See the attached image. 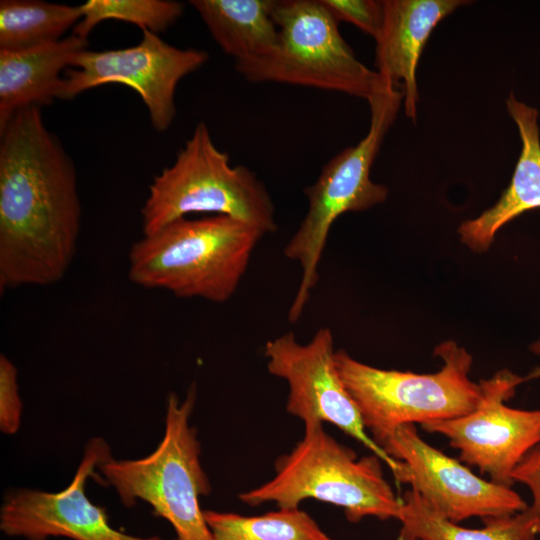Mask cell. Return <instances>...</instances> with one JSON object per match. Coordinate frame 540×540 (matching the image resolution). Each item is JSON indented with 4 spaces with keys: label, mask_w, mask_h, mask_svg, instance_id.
Wrapping results in <instances>:
<instances>
[{
    "label": "cell",
    "mask_w": 540,
    "mask_h": 540,
    "mask_svg": "<svg viewBox=\"0 0 540 540\" xmlns=\"http://www.w3.org/2000/svg\"><path fill=\"white\" fill-rule=\"evenodd\" d=\"M264 235L225 215L181 218L132 244L128 276L146 289L223 303L237 290Z\"/></svg>",
    "instance_id": "cell-2"
},
{
    "label": "cell",
    "mask_w": 540,
    "mask_h": 540,
    "mask_svg": "<svg viewBox=\"0 0 540 540\" xmlns=\"http://www.w3.org/2000/svg\"><path fill=\"white\" fill-rule=\"evenodd\" d=\"M398 540H535L537 519L524 511L482 519V528H466L433 511L419 495L408 490L401 499Z\"/></svg>",
    "instance_id": "cell-18"
},
{
    "label": "cell",
    "mask_w": 540,
    "mask_h": 540,
    "mask_svg": "<svg viewBox=\"0 0 540 540\" xmlns=\"http://www.w3.org/2000/svg\"><path fill=\"white\" fill-rule=\"evenodd\" d=\"M193 213L229 216L265 234L277 229L274 205L264 184L247 167L231 165L204 122L196 125L174 163L150 184L141 209L143 235Z\"/></svg>",
    "instance_id": "cell-6"
},
{
    "label": "cell",
    "mask_w": 540,
    "mask_h": 540,
    "mask_svg": "<svg viewBox=\"0 0 540 540\" xmlns=\"http://www.w3.org/2000/svg\"><path fill=\"white\" fill-rule=\"evenodd\" d=\"M212 38L235 62L256 59L276 45V0H191Z\"/></svg>",
    "instance_id": "cell-17"
},
{
    "label": "cell",
    "mask_w": 540,
    "mask_h": 540,
    "mask_svg": "<svg viewBox=\"0 0 540 540\" xmlns=\"http://www.w3.org/2000/svg\"><path fill=\"white\" fill-rule=\"evenodd\" d=\"M82 16L80 5L40 0L0 2V51H19L64 38Z\"/></svg>",
    "instance_id": "cell-19"
},
{
    "label": "cell",
    "mask_w": 540,
    "mask_h": 540,
    "mask_svg": "<svg viewBox=\"0 0 540 540\" xmlns=\"http://www.w3.org/2000/svg\"><path fill=\"white\" fill-rule=\"evenodd\" d=\"M377 445L401 462L396 480L409 484L426 505L451 522L513 515L529 506L512 487L477 476L428 444L414 424L398 427Z\"/></svg>",
    "instance_id": "cell-12"
},
{
    "label": "cell",
    "mask_w": 540,
    "mask_h": 540,
    "mask_svg": "<svg viewBox=\"0 0 540 540\" xmlns=\"http://www.w3.org/2000/svg\"><path fill=\"white\" fill-rule=\"evenodd\" d=\"M17 368L6 356H0V429L15 434L21 424L22 401L17 381Z\"/></svg>",
    "instance_id": "cell-23"
},
{
    "label": "cell",
    "mask_w": 540,
    "mask_h": 540,
    "mask_svg": "<svg viewBox=\"0 0 540 540\" xmlns=\"http://www.w3.org/2000/svg\"><path fill=\"white\" fill-rule=\"evenodd\" d=\"M403 99L399 89L379 79L368 100L371 115L366 136L357 145L332 157L317 180L304 189L308 210L284 248V255L298 262L302 270L288 313L290 322L300 318L317 284L319 263L336 219L346 212L363 211L386 200L388 189L373 182L370 171Z\"/></svg>",
    "instance_id": "cell-4"
},
{
    "label": "cell",
    "mask_w": 540,
    "mask_h": 540,
    "mask_svg": "<svg viewBox=\"0 0 540 540\" xmlns=\"http://www.w3.org/2000/svg\"><path fill=\"white\" fill-rule=\"evenodd\" d=\"M103 438L90 439L68 486L59 492L29 488L10 490L0 509V529L10 537L47 540L66 537L72 540H162L158 536L140 537L113 528L106 510L86 495L88 477L111 458Z\"/></svg>",
    "instance_id": "cell-13"
},
{
    "label": "cell",
    "mask_w": 540,
    "mask_h": 540,
    "mask_svg": "<svg viewBox=\"0 0 540 540\" xmlns=\"http://www.w3.org/2000/svg\"><path fill=\"white\" fill-rule=\"evenodd\" d=\"M195 402V384L182 401L170 393L164 436L156 449L139 459L111 457L97 467L124 506L132 507L138 500L148 503L170 523L176 540H212L199 503L211 486L201 465L197 430L190 425Z\"/></svg>",
    "instance_id": "cell-7"
},
{
    "label": "cell",
    "mask_w": 540,
    "mask_h": 540,
    "mask_svg": "<svg viewBox=\"0 0 540 540\" xmlns=\"http://www.w3.org/2000/svg\"><path fill=\"white\" fill-rule=\"evenodd\" d=\"M80 7L82 16L72 33L85 39L105 20L128 22L157 34L173 25L184 12L182 3L170 0H88Z\"/></svg>",
    "instance_id": "cell-21"
},
{
    "label": "cell",
    "mask_w": 540,
    "mask_h": 540,
    "mask_svg": "<svg viewBox=\"0 0 540 540\" xmlns=\"http://www.w3.org/2000/svg\"><path fill=\"white\" fill-rule=\"evenodd\" d=\"M523 382L524 377L501 369L479 382L482 399L472 412L425 422L421 428L447 438L449 445L459 451L461 462L488 474L492 482L511 487L516 466L540 444V409L506 405Z\"/></svg>",
    "instance_id": "cell-11"
},
{
    "label": "cell",
    "mask_w": 540,
    "mask_h": 540,
    "mask_svg": "<svg viewBox=\"0 0 540 540\" xmlns=\"http://www.w3.org/2000/svg\"><path fill=\"white\" fill-rule=\"evenodd\" d=\"M381 462L373 453L358 458L323 425L304 428L303 439L276 460L275 475L238 497L249 506L275 503L278 508H297L306 499H316L343 508L354 523L365 517L398 520L402 502Z\"/></svg>",
    "instance_id": "cell-3"
},
{
    "label": "cell",
    "mask_w": 540,
    "mask_h": 540,
    "mask_svg": "<svg viewBox=\"0 0 540 540\" xmlns=\"http://www.w3.org/2000/svg\"><path fill=\"white\" fill-rule=\"evenodd\" d=\"M278 38L265 56L235 62L252 83L277 82L346 93L367 101L379 85L376 71L359 61L321 0H277Z\"/></svg>",
    "instance_id": "cell-8"
},
{
    "label": "cell",
    "mask_w": 540,
    "mask_h": 540,
    "mask_svg": "<svg viewBox=\"0 0 540 540\" xmlns=\"http://www.w3.org/2000/svg\"><path fill=\"white\" fill-rule=\"evenodd\" d=\"M384 22L376 41L379 79L402 92L405 114L416 122L419 94L416 70L436 25L464 0H384Z\"/></svg>",
    "instance_id": "cell-14"
},
{
    "label": "cell",
    "mask_w": 540,
    "mask_h": 540,
    "mask_svg": "<svg viewBox=\"0 0 540 540\" xmlns=\"http://www.w3.org/2000/svg\"><path fill=\"white\" fill-rule=\"evenodd\" d=\"M535 531L538 534H540V517L537 519V522H536V526H535Z\"/></svg>",
    "instance_id": "cell-26"
},
{
    "label": "cell",
    "mask_w": 540,
    "mask_h": 540,
    "mask_svg": "<svg viewBox=\"0 0 540 540\" xmlns=\"http://www.w3.org/2000/svg\"><path fill=\"white\" fill-rule=\"evenodd\" d=\"M529 350L540 357V339L537 340V341H534L532 344H530L529 346ZM537 378H540V366L538 367H535L533 370H531L525 377H524V382L525 381H530V380H533V379H537Z\"/></svg>",
    "instance_id": "cell-25"
},
{
    "label": "cell",
    "mask_w": 540,
    "mask_h": 540,
    "mask_svg": "<svg viewBox=\"0 0 540 540\" xmlns=\"http://www.w3.org/2000/svg\"><path fill=\"white\" fill-rule=\"evenodd\" d=\"M338 21L351 23L375 40L384 22V3L376 0H321Z\"/></svg>",
    "instance_id": "cell-22"
},
{
    "label": "cell",
    "mask_w": 540,
    "mask_h": 540,
    "mask_svg": "<svg viewBox=\"0 0 540 540\" xmlns=\"http://www.w3.org/2000/svg\"><path fill=\"white\" fill-rule=\"evenodd\" d=\"M212 540H334L300 507L258 516L204 510Z\"/></svg>",
    "instance_id": "cell-20"
},
{
    "label": "cell",
    "mask_w": 540,
    "mask_h": 540,
    "mask_svg": "<svg viewBox=\"0 0 540 540\" xmlns=\"http://www.w3.org/2000/svg\"><path fill=\"white\" fill-rule=\"evenodd\" d=\"M142 33L140 42L131 47L80 52L64 73L57 99L71 100L97 86L122 84L139 94L154 129L166 131L176 114L178 83L205 64L209 55L177 48L147 30Z\"/></svg>",
    "instance_id": "cell-9"
},
{
    "label": "cell",
    "mask_w": 540,
    "mask_h": 540,
    "mask_svg": "<svg viewBox=\"0 0 540 540\" xmlns=\"http://www.w3.org/2000/svg\"><path fill=\"white\" fill-rule=\"evenodd\" d=\"M87 46L72 33L35 48L0 51V131L18 111L57 99L64 73Z\"/></svg>",
    "instance_id": "cell-16"
},
{
    "label": "cell",
    "mask_w": 540,
    "mask_h": 540,
    "mask_svg": "<svg viewBox=\"0 0 540 540\" xmlns=\"http://www.w3.org/2000/svg\"><path fill=\"white\" fill-rule=\"evenodd\" d=\"M434 355L442 368L429 374L385 370L335 352L339 375L366 430L378 441L406 424L457 418L480 404L482 390L468 374L472 356L455 341L440 343Z\"/></svg>",
    "instance_id": "cell-5"
},
{
    "label": "cell",
    "mask_w": 540,
    "mask_h": 540,
    "mask_svg": "<svg viewBox=\"0 0 540 540\" xmlns=\"http://www.w3.org/2000/svg\"><path fill=\"white\" fill-rule=\"evenodd\" d=\"M81 203L73 161L41 107L18 111L0 131V290L48 286L76 253Z\"/></svg>",
    "instance_id": "cell-1"
},
{
    "label": "cell",
    "mask_w": 540,
    "mask_h": 540,
    "mask_svg": "<svg viewBox=\"0 0 540 540\" xmlns=\"http://www.w3.org/2000/svg\"><path fill=\"white\" fill-rule=\"evenodd\" d=\"M335 352L332 332L326 327L306 344L299 343L293 332H287L264 346L268 372L288 384L289 414L302 420L304 428L335 425L378 456L395 476L401 463L388 456L367 433L339 375Z\"/></svg>",
    "instance_id": "cell-10"
},
{
    "label": "cell",
    "mask_w": 540,
    "mask_h": 540,
    "mask_svg": "<svg viewBox=\"0 0 540 540\" xmlns=\"http://www.w3.org/2000/svg\"><path fill=\"white\" fill-rule=\"evenodd\" d=\"M513 482L525 485L532 497L529 509L540 517V444L531 449L512 473Z\"/></svg>",
    "instance_id": "cell-24"
},
{
    "label": "cell",
    "mask_w": 540,
    "mask_h": 540,
    "mask_svg": "<svg viewBox=\"0 0 540 540\" xmlns=\"http://www.w3.org/2000/svg\"><path fill=\"white\" fill-rule=\"evenodd\" d=\"M506 107L515 122L521 152L509 186L500 199L479 217L463 222L461 241L475 252H484L498 230L522 213L540 207V131L536 108L518 100L511 92Z\"/></svg>",
    "instance_id": "cell-15"
}]
</instances>
